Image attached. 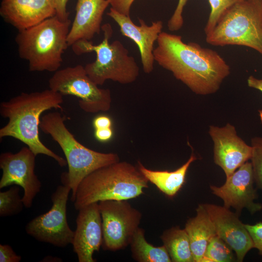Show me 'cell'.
<instances>
[{
	"label": "cell",
	"mask_w": 262,
	"mask_h": 262,
	"mask_svg": "<svg viewBox=\"0 0 262 262\" xmlns=\"http://www.w3.org/2000/svg\"><path fill=\"white\" fill-rule=\"evenodd\" d=\"M109 0H77L76 14L67 36L69 47L80 40H91L100 33Z\"/></svg>",
	"instance_id": "18"
},
{
	"label": "cell",
	"mask_w": 262,
	"mask_h": 262,
	"mask_svg": "<svg viewBox=\"0 0 262 262\" xmlns=\"http://www.w3.org/2000/svg\"><path fill=\"white\" fill-rule=\"evenodd\" d=\"M54 0H2L0 15L18 31L56 15Z\"/></svg>",
	"instance_id": "17"
},
{
	"label": "cell",
	"mask_w": 262,
	"mask_h": 262,
	"mask_svg": "<svg viewBox=\"0 0 262 262\" xmlns=\"http://www.w3.org/2000/svg\"><path fill=\"white\" fill-rule=\"evenodd\" d=\"M196 212V215L187 221L184 229L190 240L194 261L201 262L210 241L217 234L203 204L199 205Z\"/></svg>",
	"instance_id": "19"
},
{
	"label": "cell",
	"mask_w": 262,
	"mask_h": 262,
	"mask_svg": "<svg viewBox=\"0 0 262 262\" xmlns=\"http://www.w3.org/2000/svg\"><path fill=\"white\" fill-rule=\"evenodd\" d=\"M36 156L27 146L16 153L6 152L0 155V168L2 171L0 188L13 184L22 187V200L27 208L32 207L42 187L34 172Z\"/></svg>",
	"instance_id": "11"
},
{
	"label": "cell",
	"mask_w": 262,
	"mask_h": 262,
	"mask_svg": "<svg viewBox=\"0 0 262 262\" xmlns=\"http://www.w3.org/2000/svg\"><path fill=\"white\" fill-rule=\"evenodd\" d=\"M196 159V156L192 154L185 164L173 171L152 170L145 167L139 161H138L137 167L148 181L154 184L166 196L172 197L182 187L189 167Z\"/></svg>",
	"instance_id": "20"
},
{
	"label": "cell",
	"mask_w": 262,
	"mask_h": 262,
	"mask_svg": "<svg viewBox=\"0 0 262 262\" xmlns=\"http://www.w3.org/2000/svg\"><path fill=\"white\" fill-rule=\"evenodd\" d=\"M70 19L56 16L28 28L18 31L15 38L19 57L28 62L32 72H53L59 69L63 55L68 47Z\"/></svg>",
	"instance_id": "4"
},
{
	"label": "cell",
	"mask_w": 262,
	"mask_h": 262,
	"mask_svg": "<svg viewBox=\"0 0 262 262\" xmlns=\"http://www.w3.org/2000/svg\"><path fill=\"white\" fill-rule=\"evenodd\" d=\"M232 249L217 235L210 241L201 262L234 261Z\"/></svg>",
	"instance_id": "23"
},
{
	"label": "cell",
	"mask_w": 262,
	"mask_h": 262,
	"mask_svg": "<svg viewBox=\"0 0 262 262\" xmlns=\"http://www.w3.org/2000/svg\"><path fill=\"white\" fill-rule=\"evenodd\" d=\"M93 124L95 129H105L111 128L112 122L109 116L101 115L95 118Z\"/></svg>",
	"instance_id": "32"
},
{
	"label": "cell",
	"mask_w": 262,
	"mask_h": 262,
	"mask_svg": "<svg viewBox=\"0 0 262 262\" xmlns=\"http://www.w3.org/2000/svg\"><path fill=\"white\" fill-rule=\"evenodd\" d=\"M68 0H54L56 12L55 16L63 21H66L69 19V13L67 11L66 8Z\"/></svg>",
	"instance_id": "31"
},
{
	"label": "cell",
	"mask_w": 262,
	"mask_h": 262,
	"mask_svg": "<svg viewBox=\"0 0 262 262\" xmlns=\"http://www.w3.org/2000/svg\"><path fill=\"white\" fill-rule=\"evenodd\" d=\"M187 1L188 0H179L175 10L167 23V27L170 31H177L183 26V10Z\"/></svg>",
	"instance_id": "27"
},
{
	"label": "cell",
	"mask_w": 262,
	"mask_h": 262,
	"mask_svg": "<svg viewBox=\"0 0 262 262\" xmlns=\"http://www.w3.org/2000/svg\"><path fill=\"white\" fill-rule=\"evenodd\" d=\"M213 46L238 45L262 55V0H243L229 8L206 35Z\"/></svg>",
	"instance_id": "7"
},
{
	"label": "cell",
	"mask_w": 262,
	"mask_h": 262,
	"mask_svg": "<svg viewBox=\"0 0 262 262\" xmlns=\"http://www.w3.org/2000/svg\"><path fill=\"white\" fill-rule=\"evenodd\" d=\"M156 42L155 62L196 94L215 93L230 74L229 66L216 51L186 43L180 35L162 32Z\"/></svg>",
	"instance_id": "1"
},
{
	"label": "cell",
	"mask_w": 262,
	"mask_h": 262,
	"mask_svg": "<svg viewBox=\"0 0 262 262\" xmlns=\"http://www.w3.org/2000/svg\"><path fill=\"white\" fill-rule=\"evenodd\" d=\"M111 8L120 14L130 16L131 5L135 0H109Z\"/></svg>",
	"instance_id": "30"
},
{
	"label": "cell",
	"mask_w": 262,
	"mask_h": 262,
	"mask_svg": "<svg viewBox=\"0 0 262 262\" xmlns=\"http://www.w3.org/2000/svg\"><path fill=\"white\" fill-rule=\"evenodd\" d=\"M66 118L58 112L43 115L39 128L49 135L63 151L68 165L65 173L71 188L72 201L81 181L95 170L119 161L115 153H102L91 149L80 143L66 126Z\"/></svg>",
	"instance_id": "5"
},
{
	"label": "cell",
	"mask_w": 262,
	"mask_h": 262,
	"mask_svg": "<svg viewBox=\"0 0 262 262\" xmlns=\"http://www.w3.org/2000/svg\"><path fill=\"white\" fill-rule=\"evenodd\" d=\"M209 133L213 143V160L226 177L251 159L252 148L237 134L230 123L219 127H209Z\"/></svg>",
	"instance_id": "13"
},
{
	"label": "cell",
	"mask_w": 262,
	"mask_h": 262,
	"mask_svg": "<svg viewBox=\"0 0 262 262\" xmlns=\"http://www.w3.org/2000/svg\"><path fill=\"white\" fill-rule=\"evenodd\" d=\"M253 243L254 248L259 251L262 255V222H259L254 225L245 224Z\"/></svg>",
	"instance_id": "28"
},
{
	"label": "cell",
	"mask_w": 262,
	"mask_h": 262,
	"mask_svg": "<svg viewBox=\"0 0 262 262\" xmlns=\"http://www.w3.org/2000/svg\"><path fill=\"white\" fill-rule=\"evenodd\" d=\"M243 0H208L211 12L204 28L206 35L214 28L223 14L234 4Z\"/></svg>",
	"instance_id": "25"
},
{
	"label": "cell",
	"mask_w": 262,
	"mask_h": 262,
	"mask_svg": "<svg viewBox=\"0 0 262 262\" xmlns=\"http://www.w3.org/2000/svg\"><path fill=\"white\" fill-rule=\"evenodd\" d=\"M247 82L249 87L259 90L262 92V79H259L253 76H250L248 78Z\"/></svg>",
	"instance_id": "34"
},
{
	"label": "cell",
	"mask_w": 262,
	"mask_h": 262,
	"mask_svg": "<svg viewBox=\"0 0 262 262\" xmlns=\"http://www.w3.org/2000/svg\"><path fill=\"white\" fill-rule=\"evenodd\" d=\"M107 15L117 24L122 34L132 40L137 46L144 72H152L155 62L154 45L162 32L163 22L152 21L150 25H148L143 19L139 18L140 25L138 26L133 22L130 16L120 14L112 8Z\"/></svg>",
	"instance_id": "15"
},
{
	"label": "cell",
	"mask_w": 262,
	"mask_h": 262,
	"mask_svg": "<svg viewBox=\"0 0 262 262\" xmlns=\"http://www.w3.org/2000/svg\"><path fill=\"white\" fill-rule=\"evenodd\" d=\"M160 238L173 262H194L188 234L176 226L165 230Z\"/></svg>",
	"instance_id": "21"
},
{
	"label": "cell",
	"mask_w": 262,
	"mask_h": 262,
	"mask_svg": "<svg viewBox=\"0 0 262 262\" xmlns=\"http://www.w3.org/2000/svg\"><path fill=\"white\" fill-rule=\"evenodd\" d=\"M113 132L111 128L95 129V137L99 141L104 142L110 140Z\"/></svg>",
	"instance_id": "33"
},
{
	"label": "cell",
	"mask_w": 262,
	"mask_h": 262,
	"mask_svg": "<svg viewBox=\"0 0 262 262\" xmlns=\"http://www.w3.org/2000/svg\"><path fill=\"white\" fill-rule=\"evenodd\" d=\"M148 182L137 166L119 161L87 175L79 185L72 201L78 211L100 201L128 200L143 194Z\"/></svg>",
	"instance_id": "3"
},
{
	"label": "cell",
	"mask_w": 262,
	"mask_h": 262,
	"mask_svg": "<svg viewBox=\"0 0 262 262\" xmlns=\"http://www.w3.org/2000/svg\"><path fill=\"white\" fill-rule=\"evenodd\" d=\"M72 245L79 262H95L93 254L99 251L103 242L102 218L98 202L78 210Z\"/></svg>",
	"instance_id": "14"
},
{
	"label": "cell",
	"mask_w": 262,
	"mask_h": 262,
	"mask_svg": "<svg viewBox=\"0 0 262 262\" xmlns=\"http://www.w3.org/2000/svg\"><path fill=\"white\" fill-rule=\"evenodd\" d=\"M21 256L17 255L8 245H0V262H19Z\"/></svg>",
	"instance_id": "29"
},
{
	"label": "cell",
	"mask_w": 262,
	"mask_h": 262,
	"mask_svg": "<svg viewBox=\"0 0 262 262\" xmlns=\"http://www.w3.org/2000/svg\"><path fill=\"white\" fill-rule=\"evenodd\" d=\"M18 185L11 187L8 190L0 192V216H11L20 213L24 206L22 197L19 195Z\"/></svg>",
	"instance_id": "24"
},
{
	"label": "cell",
	"mask_w": 262,
	"mask_h": 262,
	"mask_svg": "<svg viewBox=\"0 0 262 262\" xmlns=\"http://www.w3.org/2000/svg\"><path fill=\"white\" fill-rule=\"evenodd\" d=\"M98 205L102 218L103 249L115 251L125 248L139 228L142 213L127 200H103Z\"/></svg>",
	"instance_id": "10"
},
{
	"label": "cell",
	"mask_w": 262,
	"mask_h": 262,
	"mask_svg": "<svg viewBox=\"0 0 262 262\" xmlns=\"http://www.w3.org/2000/svg\"><path fill=\"white\" fill-rule=\"evenodd\" d=\"M132 257L138 262H171L169 255L163 245L155 246L148 243L145 237V230L138 228L130 244Z\"/></svg>",
	"instance_id": "22"
},
{
	"label": "cell",
	"mask_w": 262,
	"mask_h": 262,
	"mask_svg": "<svg viewBox=\"0 0 262 262\" xmlns=\"http://www.w3.org/2000/svg\"><path fill=\"white\" fill-rule=\"evenodd\" d=\"M63 95L50 89L31 93L22 92L0 104L1 116L7 123L0 129V138L11 137L25 144L36 156L43 154L64 167L66 160L54 153L41 141L39 128L41 115L46 111L63 110Z\"/></svg>",
	"instance_id": "2"
},
{
	"label": "cell",
	"mask_w": 262,
	"mask_h": 262,
	"mask_svg": "<svg viewBox=\"0 0 262 262\" xmlns=\"http://www.w3.org/2000/svg\"><path fill=\"white\" fill-rule=\"evenodd\" d=\"M49 86L63 96L71 95L78 98L79 105L85 112H104L111 108L110 90L98 87L81 65L67 66L55 71L49 80Z\"/></svg>",
	"instance_id": "9"
},
{
	"label": "cell",
	"mask_w": 262,
	"mask_h": 262,
	"mask_svg": "<svg viewBox=\"0 0 262 262\" xmlns=\"http://www.w3.org/2000/svg\"><path fill=\"white\" fill-rule=\"evenodd\" d=\"M254 182L252 166L247 161L226 177L223 185H211L210 189L213 194L223 200L225 207H233L239 213L246 208L254 214L262 209L261 204L254 201L258 196Z\"/></svg>",
	"instance_id": "12"
},
{
	"label": "cell",
	"mask_w": 262,
	"mask_h": 262,
	"mask_svg": "<svg viewBox=\"0 0 262 262\" xmlns=\"http://www.w3.org/2000/svg\"><path fill=\"white\" fill-rule=\"evenodd\" d=\"M251 143L252 152L250 160L255 182L262 190V137L252 138Z\"/></svg>",
	"instance_id": "26"
},
{
	"label": "cell",
	"mask_w": 262,
	"mask_h": 262,
	"mask_svg": "<svg viewBox=\"0 0 262 262\" xmlns=\"http://www.w3.org/2000/svg\"><path fill=\"white\" fill-rule=\"evenodd\" d=\"M212 219L216 234L234 251L237 261L243 262L246 253L254 245L245 224L237 214L224 206L212 204H203Z\"/></svg>",
	"instance_id": "16"
},
{
	"label": "cell",
	"mask_w": 262,
	"mask_h": 262,
	"mask_svg": "<svg viewBox=\"0 0 262 262\" xmlns=\"http://www.w3.org/2000/svg\"><path fill=\"white\" fill-rule=\"evenodd\" d=\"M103 38L98 44L91 41L80 40L72 45L73 52L80 55L94 52L95 60L86 64V72L98 85H102L107 80L122 84L135 82L139 76L140 68L135 59L130 55L129 51L119 40L110 43L113 30L111 25H102Z\"/></svg>",
	"instance_id": "6"
},
{
	"label": "cell",
	"mask_w": 262,
	"mask_h": 262,
	"mask_svg": "<svg viewBox=\"0 0 262 262\" xmlns=\"http://www.w3.org/2000/svg\"><path fill=\"white\" fill-rule=\"evenodd\" d=\"M61 181L62 184L51 195L50 210L29 221L25 230L38 241L63 248L72 244L74 231L67 220V203L71 188L65 172L61 174Z\"/></svg>",
	"instance_id": "8"
}]
</instances>
